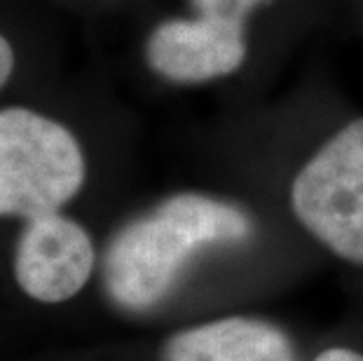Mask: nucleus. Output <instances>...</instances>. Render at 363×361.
Wrapping results in <instances>:
<instances>
[{
  "mask_svg": "<svg viewBox=\"0 0 363 361\" xmlns=\"http://www.w3.org/2000/svg\"><path fill=\"white\" fill-rule=\"evenodd\" d=\"M251 213L228 199L176 193L113 235L104 253V287L122 312L145 314L169 301L199 253L249 242Z\"/></svg>",
  "mask_w": 363,
  "mask_h": 361,
  "instance_id": "nucleus-1",
  "label": "nucleus"
},
{
  "mask_svg": "<svg viewBox=\"0 0 363 361\" xmlns=\"http://www.w3.org/2000/svg\"><path fill=\"white\" fill-rule=\"evenodd\" d=\"M160 361H300L293 335L258 314H223L167 338Z\"/></svg>",
  "mask_w": 363,
  "mask_h": 361,
  "instance_id": "nucleus-6",
  "label": "nucleus"
},
{
  "mask_svg": "<svg viewBox=\"0 0 363 361\" xmlns=\"http://www.w3.org/2000/svg\"><path fill=\"white\" fill-rule=\"evenodd\" d=\"M84 179L87 160L71 129L24 106L0 111V216L61 211Z\"/></svg>",
  "mask_w": 363,
  "mask_h": 361,
  "instance_id": "nucleus-2",
  "label": "nucleus"
},
{
  "mask_svg": "<svg viewBox=\"0 0 363 361\" xmlns=\"http://www.w3.org/2000/svg\"><path fill=\"white\" fill-rule=\"evenodd\" d=\"M246 24L197 14L195 19H169L152 30L145 59L169 82L199 84L235 73L244 64Z\"/></svg>",
  "mask_w": 363,
  "mask_h": 361,
  "instance_id": "nucleus-5",
  "label": "nucleus"
},
{
  "mask_svg": "<svg viewBox=\"0 0 363 361\" xmlns=\"http://www.w3.org/2000/svg\"><path fill=\"white\" fill-rule=\"evenodd\" d=\"M291 209L323 249L363 267V118L335 132L300 167Z\"/></svg>",
  "mask_w": 363,
  "mask_h": 361,
  "instance_id": "nucleus-3",
  "label": "nucleus"
},
{
  "mask_svg": "<svg viewBox=\"0 0 363 361\" xmlns=\"http://www.w3.org/2000/svg\"><path fill=\"white\" fill-rule=\"evenodd\" d=\"M12 71H14V50H12V43L0 33V89L5 87L7 82L12 78Z\"/></svg>",
  "mask_w": 363,
  "mask_h": 361,
  "instance_id": "nucleus-9",
  "label": "nucleus"
},
{
  "mask_svg": "<svg viewBox=\"0 0 363 361\" xmlns=\"http://www.w3.org/2000/svg\"><path fill=\"white\" fill-rule=\"evenodd\" d=\"M312 361H363V352L350 345H328L316 352Z\"/></svg>",
  "mask_w": 363,
  "mask_h": 361,
  "instance_id": "nucleus-8",
  "label": "nucleus"
},
{
  "mask_svg": "<svg viewBox=\"0 0 363 361\" xmlns=\"http://www.w3.org/2000/svg\"><path fill=\"white\" fill-rule=\"evenodd\" d=\"M96 267V247L82 223L61 211L26 221L14 253V277L28 298L45 305L71 301Z\"/></svg>",
  "mask_w": 363,
  "mask_h": 361,
  "instance_id": "nucleus-4",
  "label": "nucleus"
},
{
  "mask_svg": "<svg viewBox=\"0 0 363 361\" xmlns=\"http://www.w3.org/2000/svg\"><path fill=\"white\" fill-rule=\"evenodd\" d=\"M265 3L269 0H192L197 14H202V17L237 21V24H246L249 14Z\"/></svg>",
  "mask_w": 363,
  "mask_h": 361,
  "instance_id": "nucleus-7",
  "label": "nucleus"
}]
</instances>
